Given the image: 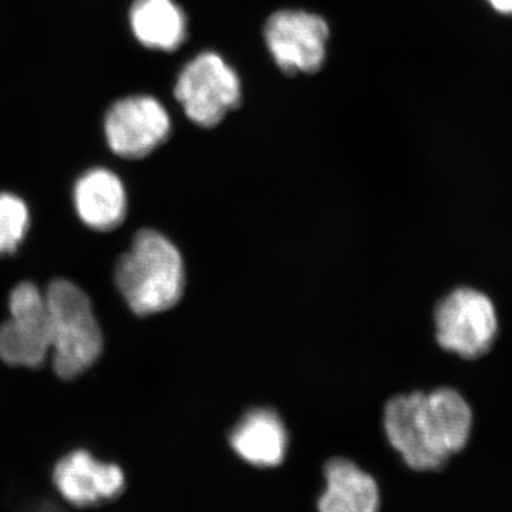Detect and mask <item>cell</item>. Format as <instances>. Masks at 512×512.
<instances>
[{
  "mask_svg": "<svg viewBox=\"0 0 512 512\" xmlns=\"http://www.w3.org/2000/svg\"><path fill=\"white\" fill-rule=\"evenodd\" d=\"M384 430L413 470H439L463 451L474 427V410L460 390L439 387L393 397L384 409Z\"/></svg>",
  "mask_w": 512,
  "mask_h": 512,
  "instance_id": "obj_1",
  "label": "cell"
},
{
  "mask_svg": "<svg viewBox=\"0 0 512 512\" xmlns=\"http://www.w3.org/2000/svg\"><path fill=\"white\" fill-rule=\"evenodd\" d=\"M117 288L136 315H156L174 308L183 298V256L167 237L143 229L116 265Z\"/></svg>",
  "mask_w": 512,
  "mask_h": 512,
  "instance_id": "obj_2",
  "label": "cell"
},
{
  "mask_svg": "<svg viewBox=\"0 0 512 512\" xmlns=\"http://www.w3.org/2000/svg\"><path fill=\"white\" fill-rule=\"evenodd\" d=\"M45 296L53 369L62 379H74L99 359L103 352V333L92 302L80 286L67 279H56Z\"/></svg>",
  "mask_w": 512,
  "mask_h": 512,
  "instance_id": "obj_3",
  "label": "cell"
},
{
  "mask_svg": "<svg viewBox=\"0 0 512 512\" xmlns=\"http://www.w3.org/2000/svg\"><path fill=\"white\" fill-rule=\"evenodd\" d=\"M500 333L494 299L477 286L454 288L434 309V336L444 352L466 362L483 359Z\"/></svg>",
  "mask_w": 512,
  "mask_h": 512,
  "instance_id": "obj_4",
  "label": "cell"
},
{
  "mask_svg": "<svg viewBox=\"0 0 512 512\" xmlns=\"http://www.w3.org/2000/svg\"><path fill=\"white\" fill-rule=\"evenodd\" d=\"M174 93L190 120L198 126L212 127L237 106L241 83L221 56L205 52L184 67Z\"/></svg>",
  "mask_w": 512,
  "mask_h": 512,
  "instance_id": "obj_5",
  "label": "cell"
},
{
  "mask_svg": "<svg viewBox=\"0 0 512 512\" xmlns=\"http://www.w3.org/2000/svg\"><path fill=\"white\" fill-rule=\"evenodd\" d=\"M10 318L0 326V359L10 366L37 367L50 355L45 293L23 282L9 296Z\"/></svg>",
  "mask_w": 512,
  "mask_h": 512,
  "instance_id": "obj_6",
  "label": "cell"
},
{
  "mask_svg": "<svg viewBox=\"0 0 512 512\" xmlns=\"http://www.w3.org/2000/svg\"><path fill=\"white\" fill-rule=\"evenodd\" d=\"M171 120L163 104L150 96L116 101L104 119V133L114 154L128 160L148 156L167 140Z\"/></svg>",
  "mask_w": 512,
  "mask_h": 512,
  "instance_id": "obj_7",
  "label": "cell"
},
{
  "mask_svg": "<svg viewBox=\"0 0 512 512\" xmlns=\"http://www.w3.org/2000/svg\"><path fill=\"white\" fill-rule=\"evenodd\" d=\"M329 29L325 20L301 10H282L265 26L266 45L288 73L316 72L326 55Z\"/></svg>",
  "mask_w": 512,
  "mask_h": 512,
  "instance_id": "obj_8",
  "label": "cell"
},
{
  "mask_svg": "<svg viewBox=\"0 0 512 512\" xmlns=\"http://www.w3.org/2000/svg\"><path fill=\"white\" fill-rule=\"evenodd\" d=\"M53 483L67 503L93 508L117 500L124 493L126 474L117 464L103 463L89 451L76 450L56 464Z\"/></svg>",
  "mask_w": 512,
  "mask_h": 512,
  "instance_id": "obj_9",
  "label": "cell"
},
{
  "mask_svg": "<svg viewBox=\"0 0 512 512\" xmlns=\"http://www.w3.org/2000/svg\"><path fill=\"white\" fill-rule=\"evenodd\" d=\"M73 200L80 220L96 231L116 229L126 218V188L106 168H94L83 174L74 185Z\"/></svg>",
  "mask_w": 512,
  "mask_h": 512,
  "instance_id": "obj_10",
  "label": "cell"
},
{
  "mask_svg": "<svg viewBox=\"0 0 512 512\" xmlns=\"http://www.w3.org/2000/svg\"><path fill=\"white\" fill-rule=\"evenodd\" d=\"M229 443L252 466L275 467L284 461L288 434L284 421L274 410L254 409L238 421Z\"/></svg>",
  "mask_w": 512,
  "mask_h": 512,
  "instance_id": "obj_11",
  "label": "cell"
},
{
  "mask_svg": "<svg viewBox=\"0 0 512 512\" xmlns=\"http://www.w3.org/2000/svg\"><path fill=\"white\" fill-rule=\"evenodd\" d=\"M326 490L319 512H379L376 481L352 461L335 458L325 467Z\"/></svg>",
  "mask_w": 512,
  "mask_h": 512,
  "instance_id": "obj_12",
  "label": "cell"
},
{
  "mask_svg": "<svg viewBox=\"0 0 512 512\" xmlns=\"http://www.w3.org/2000/svg\"><path fill=\"white\" fill-rule=\"evenodd\" d=\"M130 25L141 45L171 52L184 42L187 23L173 0H134Z\"/></svg>",
  "mask_w": 512,
  "mask_h": 512,
  "instance_id": "obj_13",
  "label": "cell"
},
{
  "mask_svg": "<svg viewBox=\"0 0 512 512\" xmlns=\"http://www.w3.org/2000/svg\"><path fill=\"white\" fill-rule=\"evenodd\" d=\"M29 229L28 205L18 195L0 194V255L13 254Z\"/></svg>",
  "mask_w": 512,
  "mask_h": 512,
  "instance_id": "obj_14",
  "label": "cell"
},
{
  "mask_svg": "<svg viewBox=\"0 0 512 512\" xmlns=\"http://www.w3.org/2000/svg\"><path fill=\"white\" fill-rule=\"evenodd\" d=\"M488 3L503 15H512V0H488Z\"/></svg>",
  "mask_w": 512,
  "mask_h": 512,
  "instance_id": "obj_15",
  "label": "cell"
}]
</instances>
